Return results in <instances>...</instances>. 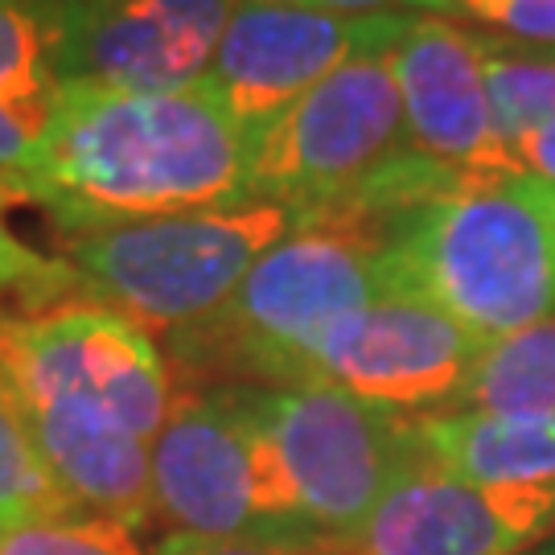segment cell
Here are the masks:
<instances>
[{
    "mask_svg": "<svg viewBox=\"0 0 555 555\" xmlns=\"http://www.w3.org/2000/svg\"><path fill=\"white\" fill-rule=\"evenodd\" d=\"M256 140L206 79L178 91L66 87L25 202L46 206L70 235L243 206L256 202Z\"/></svg>",
    "mask_w": 555,
    "mask_h": 555,
    "instance_id": "obj_1",
    "label": "cell"
},
{
    "mask_svg": "<svg viewBox=\"0 0 555 555\" xmlns=\"http://www.w3.org/2000/svg\"><path fill=\"white\" fill-rule=\"evenodd\" d=\"M387 268L486 341L555 318V185L515 165L456 173L391 222Z\"/></svg>",
    "mask_w": 555,
    "mask_h": 555,
    "instance_id": "obj_2",
    "label": "cell"
},
{
    "mask_svg": "<svg viewBox=\"0 0 555 555\" xmlns=\"http://www.w3.org/2000/svg\"><path fill=\"white\" fill-rule=\"evenodd\" d=\"M256 456L259 511L276 539L350 535L383 494L420 465L412 416L330 383L238 387Z\"/></svg>",
    "mask_w": 555,
    "mask_h": 555,
    "instance_id": "obj_3",
    "label": "cell"
},
{
    "mask_svg": "<svg viewBox=\"0 0 555 555\" xmlns=\"http://www.w3.org/2000/svg\"><path fill=\"white\" fill-rule=\"evenodd\" d=\"M391 284L387 227L350 215L300 219L272 243L215 321L178 334V358L263 387L313 378L325 334Z\"/></svg>",
    "mask_w": 555,
    "mask_h": 555,
    "instance_id": "obj_4",
    "label": "cell"
},
{
    "mask_svg": "<svg viewBox=\"0 0 555 555\" xmlns=\"http://www.w3.org/2000/svg\"><path fill=\"white\" fill-rule=\"evenodd\" d=\"M293 227L297 215L280 202L107 222L70 235L66 268L91 300L178 337L219 318L256 259Z\"/></svg>",
    "mask_w": 555,
    "mask_h": 555,
    "instance_id": "obj_5",
    "label": "cell"
},
{
    "mask_svg": "<svg viewBox=\"0 0 555 555\" xmlns=\"http://www.w3.org/2000/svg\"><path fill=\"white\" fill-rule=\"evenodd\" d=\"M412 153L391 59L358 54L259 132L251 198L297 222L350 215Z\"/></svg>",
    "mask_w": 555,
    "mask_h": 555,
    "instance_id": "obj_6",
    "label": "cell"
},
{
    "mask_svg": "<svg viewBox=\"0 0 555 555\" xmlns=\"http://www.w3.org/2000/svg\"><path fill=\"white\" fill-rule=\"evenodd\" d=\"M0 378L21 408L79 403L153 444L173 412L157 341L100 300L0 313Z\"/></svg>",
    "mask_w": 555,
    "mask_h": 555,
    "instance_id": "obj_7",
    "label": "cell"
},
{
    "mask_svg": "<svg viewBox=\"0 0 555 555\" xmlns=\"http://www.w3.org/2000/svg\"><path fill=\"white\" fill-rule=\"evenodd\" d=\"M486 337L403 284H387L371 305L325 334L313 378L403 416L440 412L474 375Z\"/></svg>",
    "mask_w": 555,
    "mask_h": 555,
    "instance_id": "obj_8",
    "label": "cell"
},
{
    "mask_svg": "<svg viewBox=\"0 0 555 555\" xmlns=\"http://www.w3.org/2000/svg\"><path fill=\"white\" fill-rule=\"evenodd\" d=\"M408 13L346 17L305 0H238L206 82L251 132H263L300 95L358 54H387Z\"/></svg>",
    "mask_w": 555,
    "mask_h": 555,
    "instance_id": "obj_9",
    "label": "cell"
},
{
    "mask_svg": "<svg viewBox=\"0 0 555 555\" xmlns=\"http://www.w3.org/2000/svg\"><path fill=\"white\" fill-rule=\"evenodd\" d=\"M238 0H50L66 87L178 91L206 79Z\"/></svg>",
    "mask_w": 555,
    "mask_h": 555,
    "instance_id": "obj_10",
    "label": "cell"
},
{
    "mask_svg": "<svg viewBox=\"0 0 555 555\" xmlns=\"http://www.w3.org/2000/svg\"><path fill=\"white\" fill-rule=\"evenodd\" d=\"M555 535V486H477L424 456L325 555H531Z\"/></svg>",
    "mask_w": 555,
    "mask_h": 555,
    "instance_id": "obj_11",
    "label": "cell"
},
{
    "mask_svg": "<svg viewBox=\"0 0 555 555\" xmlns=\"http://www.w3.org/2000/svg\"><path fill=\"white\" fill-rule=\"evenodd\" d=\"M149 465L153 511L173 539H276L259 511L251 433L235 391H178L165 428L149 444Z\"/></svg>",
    "mask_w": 555,
    "mask_h": 555,
    "instance_id": "obj_12",
    "label": "cell"
},
{
    "mask_svg": "<svg viewBox=\"0 0 555 555\" xmlns=\"http://www.w3.org/2000/svg\"><path fill=\"white\" fill-rule=\"evenodd\" d=\"M387 59L399 82L408 140L420 157L453 173L515 165L490 107L481 34L437 13H408Z\"/></svg>",
    "mask_w": 555,
    "mask_h": 555,
    "instance_id": "obj_13",
    "label": "cell"
},
{
    "mask_svg": "<svg viewBox=\"0 0 555 555\" xmlns=\"http://www.w3.org/2000/svg\"><path fill=\"white\" fill-rule=\"evenodd\" d=\"M46 469L79 511L137 527L153 511L149 444L124 424L79 403L21 408Z\"/></svg>",
    "mask_w": 555,
    "mask_h": 555,
    "instance_id": "obj_14",
    "label": "cell"
},
{
    "mask_svg": "<svg viewBox=\"0 0 555 555\" xmlns=\"http://www.w3.org/2000/svg\"><path fill=\"white\" fill-rule=\"evenodd\" d=\"M62 95L50 0H0V181L17 202L54 137Z\"/></svg>",
    "mask_w": 555,
    "mask_h": 555,
    "instance_id": "obj_15",
    "label": "cell"
},
{
    "mask_svg": "<svg viewBox=\"0 0 555 555\" xmlns=\"http://www.w3.org/2000/svg\"><path fill=\"white\" fill-rule=\"evenodd\" d=\"M420 456L449 477L477 486H555V412L412 416Z\"/></svg>",
    "mask_w": 555,
    "mask_h": 555,
    "instance_id": "obj_16",
    "label": "cell"
},
{
    "mask_svg": "<svg viewBox=\"0 0 555 555\" xmlns=\"http://www.w3.org/2000/svg\"><path fill=\"white\" fill-rule=\"evenodd\" d=\"M440 412H486V416H522L555 412V318L486 341L474 375L456 399Z\"/></svg>",
    "mask_w": 555,
    "mask_h": 555,
    "instance_id": "obj_17",
    "label": "cell"
},
{
    "mask_svg": "<svg viewBox=\"0 0 555 555\" xmlns=\"http://www.w3.org/2000/svg\"><path fill=\"white\" fill-rule=\"evenodd\" d=\"M75 515L82 511L46 469L38 444L29 437L25 412L0 378V531Z\"/></svg>",
    "mask_w": 555,
    "mask_h": 555,
    "instance_id": "obj_18",
    "label": "cell"
},
{
    "mask_svg": "<svg viewBox=\"0 0 555 555\" xmlns=\"http://www.w3.org/2000/svg\"><path fill=\"white\" fill-rule=\"evenodd\" d=\"M486 87L506 149L555 119V50L486 38Z\"/></svg>",
    "mask_w": 555,
    "mask_h": 555,
    "instance_id": "obj_19",
    "label": "cell"
},
{
    "mask_svg": "<svg viewBox=\"0 0 555 555\" xmlns=\"http://www.w3.org/2000/svg\"><path fill=\"white\" fill-rule=\"evenodd\" d=\"M0 555H144L128 522L100 515L46 518L0 531Z\"/></svg>",
    "mask_w": 555,
    "mask_h": 555,
    "instance_id": "obj_20",
    "label": "cell"
},
{
    "mask_svg": "<svg viewBox=\"0 0 555 555\" xmlns=\"http://www.w3.org/2000/svg\"><path fill=\"white\" fill-rule=\"evenodd\" d=\"M9 202H17V194L0 181V300L17 297L25 309H46V305H59V297L66 293V284H75V272L66 263L29 251L13 227L4 219Z\"/></svg>",
    "mask_w": 555,
    "mask_h": 555,
    "instance_id": "obj_21",
    "label": "cell"
},
{
    "mask_svg": "<svg viewBox=\"0 0 555 555\" xmlns=\"http://www.w3.org/2000/svg\"><path fill=\"white\" fill-rule=\"evenodd\" d=\"M437 17H469L518 46L555 50V0H412Z\"/></svg>",
    "mask_w": 555,
    "mask_h": 555,
    "instance_id": "obj_22",
    "label": "cell"
},
{
    "mask_svg": "<svg viewBox=\"0 0 555 555\" xmlns=\"http://www.w3.org/2000/svg\"><path fill=\"white\" fill-rule=\"evenodd\" d=\"M160 555H325L318 543L300 539H231V543H202V539H173Z\"/></svg>",
    "mask_w": 555,
    "mask_h": 555,
    "instance_id": "obj_23",
    "label": "cell"
},
{
    "mask_svg": "<svg viewBox=\"0 0 555 555\" xmlns=\"http://www.w3.org/2000/svg\"><path fill=\"white\" fill-rule=\"evenodd\" d=\"M511 160L522 173H535V178L555 185V119L543 128H531L527 137H518L511 144Z\"/></svg>",
    "mask_w": 555,
    "mask_h": 555,
    "instance_id": "obj_24",
    "label": "cell"
},
{
    "mask_svg": "<svg viewBox=\"0 0 555 555\" xmlns=\"http://www.w3.org/2000/svg\"><path fill=\"white\" fill-rule=\"evenodd\" d=\"M305 4L346 13V17H371V13H387V4H412V0H305Z\"/></svg>",
    "mask_w": 555,
    "mask_h": 555,
    "instance_id": "obj_25",
    "label": "cell"
},
{
    "mask_svg": "<svg viewBox=\"0 0 555 555\" xmlns=\"http://www.w3.org/2000/svg\"><path fill=\"white\" fill-rule=\"evenodd\" d=\"M531 555H555V539H547V543H543V547H535Z\"/></svg>",
    "mask_w": 555,
    "mask_h": 555,
    "instance_id": "obj_26",
    "label": "cell"
}]
</instances>
